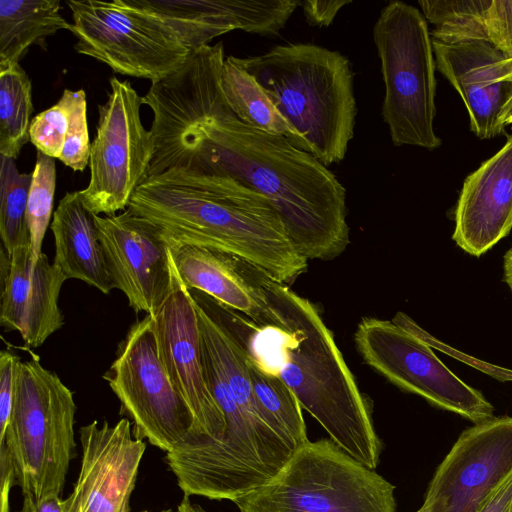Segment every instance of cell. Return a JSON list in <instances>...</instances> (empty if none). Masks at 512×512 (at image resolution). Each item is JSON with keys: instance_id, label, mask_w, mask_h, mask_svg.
<instances>
[{"instance_id": "13", "label": "cell", "mask_w": 512, "mask_h": 512, "mask_svg": "<svg viewBox=\"0 0 512 512\" xmlns=\"http://www.w3.org/2000/svg\"><path fill=\"white\" fill-rule=\"evenodd\" d=\"M95 220L114 289L124 293L136 313L153 317L173 285V258L164 233L129 208Z\"/></svg>"}, {"instance_id": "4", "label": "cell", "mask_w": 512, "mask_h": 512, "mask_svg": "<svg viewBox=\"0 0 512 512\" xmlns=\"http://www.w3.org/2000/svg\"><path fill=\"white\" fill-rule=\"evenodd\" d=\"M239 62L291 126L296 147L326 167L344 159L357 114L348 58L319 45L288 43Z\"/></svg>"}, {"instance_id": "8", "label": "cell", "mask_w": 512, "mask_h": 512, "mask_svg": "<svg viewBox=\"0 0 512 512\" xmlns=\"http://www.w3.org/2000/svg\"><path fill=\"white\" fill-rule=\"evenodd\" d=\"M373 39L385 85L381 113L392 142L440 147L434 131L436 63L425 17L414 6L391 1L380 12Z\"/></svg>"}, {"instance_id": "12", "label": "cell", "mask_w": 512, "mask_h": 512, "mask_svg": "<svg viewBox=\"0 0 512 512\" xmlns=\"http://www.w3.org/2000/svg\"><path fill=\"white\" fill-rule=\"evenodd\" d=\"M355 344L367 365L408 392L474 424L494 417V407L431 350L430 344L392 320L363 318Z\"/></svg>"}, {"instance_id": "40", "label": "cell", "mask_w": 512, "mask_h": 512, "mask_svg": "<svg viewBox=\"0 0 512 512\" xmlns=\"http://www.w3.org/2000/svg\"><path fill=\"white\" fill-rule=\"evenodd\" d=\"M416 512H425V510L423 509V507L421 506L420 509H418Z\"/></svg>"}, {"instance_id": "29", "label": "cell", "mask_w": 512, "mask_h": 512, "mask_svg": "<svg viewBox=\"0 0 512 512\" xmlns=\"http://www.w3.org/2000/svg\"><path fill=\"white\" fill-rule=\"evenodd\" d=\"M70 89L50 108L32 118L29 137L37 151L54 159L61 156L68 128Z\"/></svg>"}, {"instance_id": "39", "label": "cell", "mask_w": 512, "mask_h": 512, "mask_svg": "<svg viewBox=\"0 0 512 512\" xmlns=\"http://www.w3.org/2000/svg\"><path fill=\"white\" fill-rule=\"evenodd\" d=\"M499 122L503 129H505L506 126L512 124V96L504 106L500 115Z\"/></svg>"}, {"instance_id": "9", "label": "cell", "mask_w": 512, "mask_h": 512, "mask_svg": "<svg viewBox=\"0 0 512 512\" xmlns=\"http://www.w3.org/2000/svg\"><path fill=\"white\" fill-rule=\"evenodd\" d=\"M103 378L120 401V414L132 421L135 438L166 453L198 439L193 412L160 359L150 315L130 326Z\"/></svg>"}, {"instance_id": "7", "label": "cell", "mask_w": 512, "mask_h": 512, "mask_svg": "<svg viewBox=\"0 0 512 512\" xmlns=\"http://www.w3.org/2000/svg\"><path fill=\"white\" fill-rule=\"evenodd\" d=\"M152 323L164 369L192 410L199 430L194 443L178 447L165 456L179 488L187 494L222 446L226 422L207 383L196 304L174 260L172 290L152 317Z\"/></svg>"}, {"instance_id": "27", "label": "cell", "mask_w": 512, "mask_h": 512, "mask_svg": "<svg viewBox=\"0 0 512 512\" xmlns=\"http://www.w3.org/2000/svg\"><path fill=\"white\" fill-rule=\"evenodd\" d=\"M32 174L20 173L15 159L1 156L0 236L10 256L23 245H30L27 203Z\"/></svg>"}, {"instance_id": "22", "label": "cell", "mask_w": 512, "mask_h": 512, "mask_svg": "<svg viewBox=\"0 0 512 512\" xmlns=\"http://www.w3.org/2000/svg\"><path fill=\"white\" fill-rule=\"evenodd\" d=\"M59 0L0 1V68L19 64L29 48L60 30H70Z\"/></svg>"}, {"instance_id": "36", "label": "cell", "mask_w": 512, "mask_h": 512, "mask_svg": "<svg viewBox=\"0 0 512 512\" xmlns=\"http://www.w3.org/2000/svg\"><path fill=\"white\" fill-rule=\"evenodd\" d=\"M66 499L50 495L41 499L24 497L22 507L17 512H65Z\"/></svg>"}, {"instance_id": "24", "label": "cell", "mask_w": 512, "mask_h": 512, "mask_svg": "<svg viewBox=\"0 0 512 512\" xmlns=\"http://www.w3.org/2000/svg\"><path fill=\"white\" fill-rule=\"evenodd\" d=\"M32 84L19 65L0 68V154L15 159L30 141Z\"/></svg>"}, {"instance_id": "5", "label": "cell", "mask_w": 512, "mask_h": 512, "mask_svg": "<svg viewBox=\"0 0 512 512\" xmlns=\"http://www.w3.org/2000/svg\"><path fill=\"white\" fill-rule=\"evenodd\" d=\"M73 392L39 357L18 363L11 416L0 445L10 451L24 497L61 494L76 442Z\"/></svg>"}, {"instance_id": "10", "label": "cell", "mask_w": 512, "mask_h": 512, "mask_svg": "<svg viewBox=\"0 0 512 512\" xmlns=\"http://www.w3.org/2000/svg\"><path fill=\"white\" fill-rule=\"evenodd\" d=\"M74 49L115 73L152 83L176 71L191 51L176 33L128 0H69Z\"/></svg>"}, {"instance_id": "34", "label": "cell", "mask_w": 512, "mask_h": 512, "mask_svg": "<svg viewBox=\"0 0 512 512\" xmlns=\"http://www.w3.org/2000/svg\"><path fill=\"white\" fill-rule=\"evenodd\" d=\"M477 512H512V471L491 491Z\"/></svg>"}, {"instance_id": "2", "label": "cell", "mask_w": 512, "mask_h": 512, "mask_svg": "<svg viewBox=\"0 0 512 512\" xmlns=\"http://www.w3.org/2000/svg\"><path fill=\"white\" fill-rule=\"evenodd\" d=\"M258 280L267 308L264 325L223 305L215 308L214 318L241 341L262 371L283 380L337 446L374 470L382 445L370 403L318 309L261 269Z\"/></svg>"}, {"instance_id": "32", "label": "cell", "mask_w": 512, "mask_h": 512, "mask_svg": "<svg viewBox=\"0 0 512 512\" xmlns=\"http://www.w3.org/2000/svg\"><path fill=\"white\" fill-rule=\"evenodd\" d=\"M19 356L8 349L0 353V440L4 437L11 416Z\"/></svg>"}, {"instance_id": "19", "label": "cell", "mask_w": 512, "mask_h": 512, "mask_svg": "<svg viewBox=\"0 0 512 512\" xmlns=\"http://www.w3.org/2000/svg\"><path fill=\"white\" fill-rule=\"evenodd\" d=\"M452 239L479 257L512 228V135L463 182L454 212Z\"/></svg>"}, {"instance_id": "20", "label": "cell", "mask_w": 512, "mask_h": 512, "mask_svg": "<svg viewBox=\"0 0 512 512\" xmlns=\"http://www.w3.org/2000/svg\"><path fill=\"white\" fill-rule=\"evenodd\" d=\"M170 247L177 272L189 290L209 295L257 325L265 323L267 309L259 286L260 268L221 250L193 245Z\"/></svg>"}, {"instance_id": "14", "label": "cell", "mask_w": 512, "mask_h": 512, "mask_svg": "<svg viewBox=\"0 0 512 512\" xmlns=\"http://www.w3.org/2000/svg\"><path fill=\"white\" fill-rule=\"evenodd\" d=\"M512 471V417H493L462 432L438 466L425 512H477Z\"/></svg>"}, {"instance_id": "26", "label": "cell", "mask_w": 512, "mask_h": 512, "mask_svg": "<svg viewBox=\"0 0 512 512\" xmlns=\"http://www.w3.org/2000/svg\"><path fill=\"white\" fill-rule=\"evenodd\" d=\"M491 0H421L423 16L434 25L432 40L444 44L488 42L486 12Z\"/></svg>"}, {"instance_id": "17", "label": "cell", "mask_w": 512, "mask_h": 512, "mask_svg": "<svg viewBox=\"0 0 512 512\" xmlns=\"http://www.w3.org/2000/svg\"><path fill=\"white\" fill-rule=\"evenodd\" d=\"M432 45L436 68L461 96L471 131L480 139L503 133L499 119L512 96V58L484 41Z\"/></svg>"}, {"instance_id": "38", "label": "cell", "mask_w": 512, "mask_h": 512, "mask_svg": "<svg viewBox=\"0 0 512 512\" xmlns=\"http://www.w3.org/2000/svg\"><path fill=\"white\" fill-rule=\"evenodd\" d=\"M176 512H206L203 508L200 506L194 504L189 496L183 497L179 505L177 506Z\"/></svg>"}, {"instance_id": "23", "label": "cell", "mask_w": 512, "mask_h": 512, "mask_svg": "<svg viewBox=\"0 0 512 512\" xmlns=\"http://www.w3.org/2000/svg\"><path fill=\"white\" fill-rule=\"evenodd\" d=\"M221 84L228 105L241 121L266 133L284 136L295 144L293 129L238 57L225 58Z\"/></svg>"}, {"instance_id": "30", "label": "cell", "mask_w": 512, "mask_h": 512, "mask_svg": "<svg viewBox=\"0 0 512 512\" xmlns=\"http://www.w3.org/2000/svg\"><path fill=\"white\" fill-rule=\"evenodd\" d=\"M90 152L86 94L83 89L71 90L68 128L58 160L73 171H84L89 164Z\"/></svg>"}, {"instance_id": "41", "label": "cell", "mask_w": 512, "mask_h": 512, "mask_svg": "<svg viewBox=\"0 0 512 512\" xmlns=\"http://www.w3.org/2000/svg\"><path fill=\"white\" fill-rule=\"evenodd\" d=\"M141 512H149V511L144 510V511H141ZM162 512H172V510H164V511H162Z\"/></svg>"}, {"instance_id": "18", "label": "cell", "mask_w": 512, "mask_h": 512, "mask_svg": "<svg viewBox=\"0 0 512 512\" xmlns=\"http://www.w3.org/2000/svg\"><path fill=\"white\" fill-rule=\"evenodd\" d=\"M10 260L1 283L0 325L17 331L27 347L37 348L64 325L59 295L67 278L44 253L33 262L30 245L17 247Z\"/></svg>"}, {"instance_id": "31", "label": "cell", "mask_w": 512, "mask_h": 512, "mask_svg": "<svg viewBox=\"0 0 512 512\" xmlns=\"http://www.w3.org/2000/svg\"><path fill=\"white\" fill-rule=\"evenodd\" d=\"M488 43L512 58V0H491L486 12Z\"/></svg>"}, {"instance_id": "25", "label": "cell", "mask_w": 512, "mask_h": 512, "mask_svg": "<svg viewBox=\"0 0 512 512\" xmlns=\"http://www.w3.org/2000/svg\"><path fill=\"white\" fill-rule=\"evenodd\" d=\"M246 359L253 391L265 418L298 448L308 443L302 407L295 394L279 376L262 371L248 354Z\"/></svg>"}, {"instance_id": "35", "label": "cell", "mask_w": 512, "mask_h": 512, "mask_svg": "<svg viewBox=\"0 0 512 512\" xmlns=\"http://www.w3.org/2000/svg\"><path fill=\"white\" fill-rule=\"evenodd\" d=\"M16 485L15 468L9 449L0 445V512H10L9 495Z\"/></svg>"}, {"instance_id": "33", "label": "cell", "mask_w": 512, "mask_h": 512, "mask_svg": "<svg viewBox=\"0 0 512 512\" xmlns=\"http://www.w3.org/2000/svg\"><path fill=\"white\" fill-rule=\"evenodd\" d=\"M350 3L351 1L347 0H306L301 1L300 6L302 7L305 18L310 25L327 27L332 24L341 8Z\"/></svg>"}, {"instance_id": "16", "label": "cell", "mask_w": 512, "mask_h": 512, "mask_svg": "<svg viewBox=\"0 0 512 512\" xmlns=\"http://www.w3.org/2000/svg\"><path fill=\"white\" fill-rule=\"evenodd\" d=\"M172 29L194 51L214 38L243 30L276 35L300 5L296 0H128Z\"/></svg>"}, {"instance_id": "28", "label": "cell", "mask_w": 512, "mask_h": 512, "mask_svg": "<svg viewBox=\"0 0 512 512\" xmlns=\"http://www.w3.org/2000/svg\"><path fill=\"white\" fill-rule=\"evenodd\" d=\"M27 203V224L33 262L42 254V243L53 212L56 189L55 159L37 152Z\"/></svg>"}, {"instance_id": "11", "label": "cell", "mask_w": 512, "mask_h": 512, "mask_svg": "<svg viewBox=\"0 0 512 512\" xmlns=\"http://www.w3.org/2000/svg\"><path fill=\"white\" fill-rule=\"evenodd\" d=\"M109 83L108 99L98 106L90 180L79 191L84 206L95 215H115L128 208L148 178L155 150L153 135L140 118L142 97L129 81L113 76Z\"/></svg>"}, {"instance_id": "21", "label": "cell", "mask_w": 512, "mask_h": 512, "mask_svg": "<svg viewBox=\"0 0 512 512\" xmlns=\"http://www.w3.org/2000/svg\"><path fill=\"white\" fill-rule=\"evenodd\" d=\"M96 215L83 204L79 191L67 192L53 213V263L67 279H78L108 294L114 289L102 246Z\"/></svg>"}, {"instance_id": "1", "label": "cell", "mask_w": 512, "mask_h": 512, "mask_svg": "<svg viewBox=\"0 0 512 512\" xmlns=\"http://www.w3.org/2000/svg\"><path fill=\"white\" fill-rule=\"evenodd\" d=\"M153 113L149 176L171 169L232 178L264 196L307 260H329L349 244L346 190L335 175L286 137L241 121L218 79L179 73L146 99Z\"/></svg>"}, {"instance_id": "15", "label": "cell", "mask_w": 512, "mask_h": 512, "mask_svg": "<svg viewBox=\"0 0 512 512\" xmlns=\"http://www.w3.org/2000/svg\"><path fill=\"white\" fill-rule=\"evenodd\" d=\"M79 432L81 467L65 512H129L145 442L127 418L114 425L94 420Z\"/></svg>"}, {"instance_id": "3", "label": "cell", "mask_w": 512, "mask_h": 512, "mask_svg": "<svg viewBox=\"0 0 512 512\" xmlns=\"http://www.w3.org/2000/svg\"><path fill=\"white\" fill-rule=\"evenodd\" d=\"M128 208L159 227L170 246L221 250L286 284L307 270L272 204L232 178L171 169L148 177Z\"/></svg>"}, {"instance_id": "6", "label": "cell", "mask_w": 512, "mask_h": 512, "mask_svg": "<svg viewBox=\"0 0 512 512\" xmlns=\"http://www.w3.org/2000/svg\"><path fill=\"white\" fill-rule=\"evenodd\" d=\"M394 490L322 439L300 447L269 481L233 502L240 512H396Z\"/></svg>"}, {"instance_id": "37", "label": "cell", "mask_w": 512, "mask_h": 512, "mask_svg": "<svg viewBox=\"0 0 512 512\" xmlns=\"http://www.w3.org/2000/svg\"><path fill=\"white\" fill-rule=\"evenodd\" d=\"M504 281L512 292V247L504 255Z\"/></svg>"}]
</instances>
